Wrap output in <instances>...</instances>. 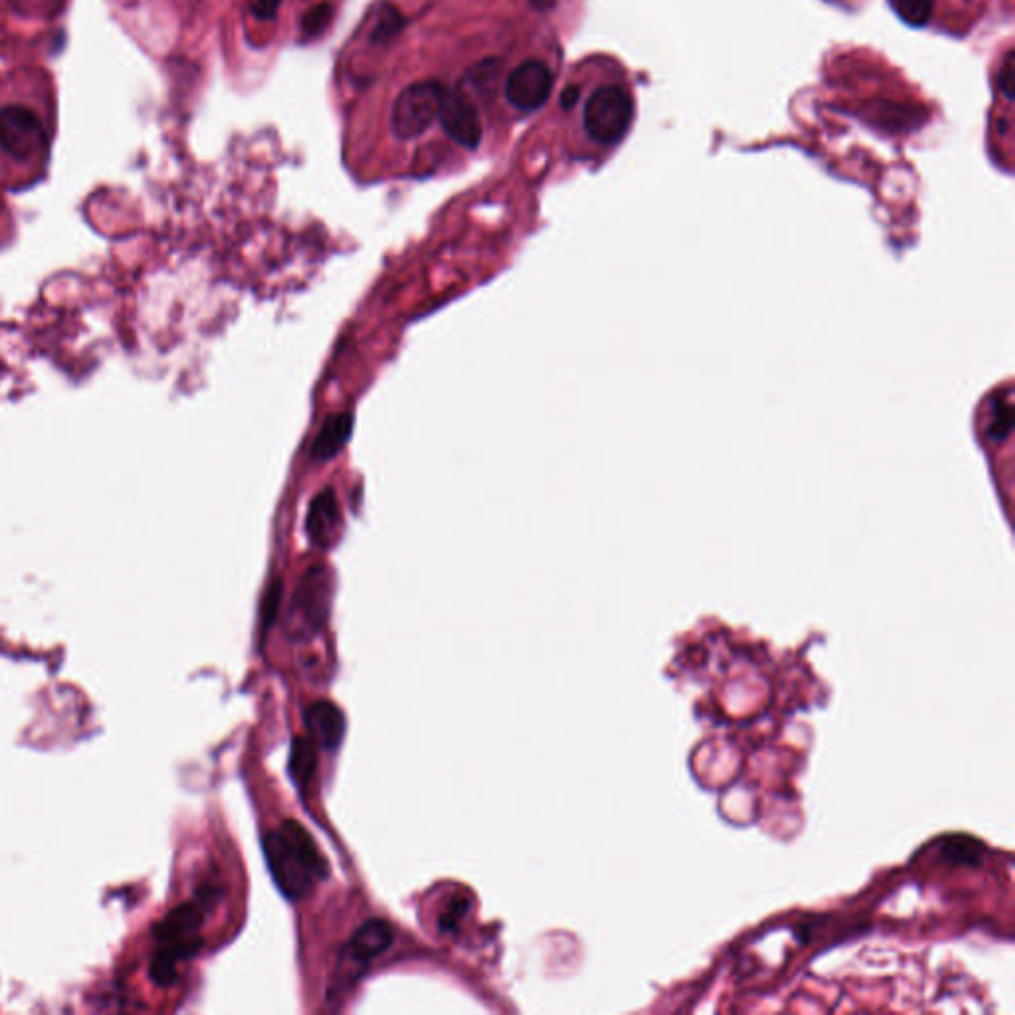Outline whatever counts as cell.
<instances>
[{"label":"cell","instance_id":"obj_19","mask_svg":"<svg viewBox=\"0 0 1015 1015\" xmlns=\"http://www.w3.org/2000/svg\"><path fill=\"white\" fill-rule=\"evenodd\" d=\"M998 86L1004 92V96L1012 102L1015 98V52L1010 50L1004 58V64L998 74Z\"/></svg>","mask_w":1015,"mask_h":1015},{"label":"cell","instance_id":"obj_7","mask_svg":"<svg viewBox=\"0 0 1015 1015\" xmlns=\"http://www.w3.org/2000/svg\"><path fill=\"white\" fill-rule=\"evenodd\" d=\"M439 121L445 133L466 149H476L482 139V123L474 102L462 92H445Z\"/></svg>","mask_w":1015,"mask_h":1015},{"label":"cell","instance_id":"obj_6","mask_svg":"<svg viewBox=\"0 0 1015 1015\" xmlns=\"http://www.w3.org/2000/svg\"><path fill=\"white\" fill-rule=\"evenodd\" d=\"M554 90V74L548 64L542 60H526L506 80L504 92L506 100L522 110L536 112L540 110Z\"/></svg>","mask_w":1015,"mask_h":1015},{"label":"cell","instance_id":"obj_13","mask_svg":"<svg viewBox=\"0 0 1015 1015\" xmlns=\"http://www.w3.org/2000/svg\"><path fill=\"white\" fill-rule=\"evenodd\" d=\"M351 433H353V415L351 413H336V415L328 417L310 447V456L316 462H328V460L336 458L341 449L349 443Z\"/></svg>","mask_w":1015,"mask_h":1015},{"label":"cell","instance_id":"obj_4","mask_svg":"<svg viewBox=\"0 0 1015 1015\" xmlns=\"http://www.w3.org/2000/svg\"><path fill=\"white\" fill-rule=\"evenodd\" d=\"M48 143L46 127L38 113L20 104L0 108V149L18 161L38 157Z\"/></svg>","mask_w":1015,"mask_h":1015},{"label":"cell","instance_id":"obj_15","mask_svg":"<svg viewBox=\"0 0 1015 1015\" xmlns=\"http://www.w3.org/2000/svg\"><path fill=\"white\" fill-rule=\"evenodd\" d=\"M942 857L952 865H978L984 847L976 839L952 837L942 843Z\"/></svg>","mask_w":1015,"mask_h":1015},{"label":"cell","instance_id":"obj_14","mask_svg":"<svg viewBox=\"0 0 1015 1015\" xmlns=\"http://www.w3.org/2000/svg\"><path fill=\"white\" fill-rule=\"evenodd\" d=\"M318 746L308 736H298L290 748V776L300 790H306L316 778Z\"/></svg>","mask_w":1015,"mask_h":1015},{"label":"cell","instance_id":"obj_9","mask_svg":"<svg viewBox=\"0 0 1015 1015\" xmlns=\"http://www.w3.org/2000/svg\"><path fill=\"white\" fill-rule=\"evenodd\" d=\"M339 526H341V510L338 496L332 488H326L318 492L310 504L306 518L308 538L312 540V544L326 550L336 542Z\"/></svg>","mask_w":1015,"mask_h":1015},{"label":"cell","instance_id":"obj_10","mask_svg":"<svg viewBox=\"0 0 1015 1015\" xmlns=\"http://www.w3.org/2000/svg\"><path fill=\"white\" fill-rule=\"evenodd\" d=\"M308 738L322 750H336L345 736V716L334 702L318 700L304 714Z\"/></svg>","mask_w":1015,"mask_h":1015},{"label":"cell","instance_id":"obj_8","mask_svg":"<svg viewBox=\"0 0 1015 1015\" xmlns=\"http://www.w3.org/2000/svg\"><path fill=\"white\" fill-rule=\"evenodd\" d=\"M393 944V928L383 918L365 920L349 938L343 948V958L353 968L363 970L373 960L383 956Z\"/></svg>","mask_w":1015,"mask_h":1015},{"label":"cell","instance_id":"obj_17","mask_svg":"<svg viewBox=\"0 0 1015 1015\" xmlns=\"http://www.w3.org/2000/svg\"><path fill=\"white\" fill-rule=\"evenodd\" d=\"M334 16V6L330 2H322L318 6H314L302 20V28L308 36H316L320 34L332 20Z\"/></svg>","mask_w":1015,"mask_h":1015},{"label":"cell","instance_id":"obj_24","mask_svg":"<svg viewBox=\"0 0 1015 1015\" xmlns=\"http://www.w3.org/2000/svg\"><path fill=\"white\" fill-rule=\"evenodd\" d=\"M579 92H581V90H579V86H567V88H565L564 94H562V102H560L564 110H571V108L577 104V100H579Z\"/></svg>","mask_w":1015,"mask_h":1015},{"label":"cell","instance_id":"obj_21","mask_svg":"<svg viewBox=\"0 0 1015 1015\" xmlns=\"http://www.w3.org/2000/svg\"><path fill=\"white\" fill-rule=\"evenodd\" d=\"M996 413H994V439L998 437H1006L1012 429V407L1008 403H1000L994 407Z\"/></svg>","mask_w":1015,"mask_h":1015},{"label":"cell","instance_id":"obj_25","mask_svg":"<svg viewBox=\"0 0 1015 1015\" xmlns=\"http://www.w3.org/2000/svg\"><path fill=\"white\" fill-rule=\"evenodd\" d=\"M530 2H532L536 8H542V10H544V8H550L556 0H530Z\"/></svg>","mask_w":1015,"mask_h":1015},{"label":"cell","instance_id":"obj_2","mask_svg":"<svg viewBox=\"0 0 1015 1015\" xmlns=\"http://www.w3.org/2000/svg\"><path fill=\"white\" fill-rule=\"evenodd\" d=\"M633 121L631 94L621 86H601L595 90L583 110L587 135L601 145L619 143Z\"/></svg>","mask_w":1015,"mask_h":1015},{"label":"cell","instance_id":"obj_5","mask_svg":"<svg viewBox=\"0 0 1015 1015\" xmlns=\"http://www.w3.org/2000/svg\"><path fill=\"white\" fill-rule=\"evenodd\" d=\"M332 599V575L328 567L316 565L306 571L304 579L300 581L290 617L296 623V629L304 631H316L324 625L330 609Z\"/></svg>","mask_w":1015,"mask_h":1015},{"label":"cell","instance_id":"obj_3","mask_svg":"<svg viewBox=\"0 0 1015 1015\" xmlns=\"http://www.w3.org/2000/svg\"><path fill=\"white\" fill-rule=\"evenodd\" d=\"M445 92L447 90L435 80L407 86L397 96L391 110L393 133L399 139H415L423 135L439 119Z\"/></svg>","mask_w":1015,"mask_h":1015},{"label":"cell","instance_id":"obj_22","mask_svg":"<svg viewBox=\"0 0 1015 1015\" xmlns=\"http://www.w3.org/2000/svg\"><path fill=\"white\" fill-rule=\"evenodd\" d=\"M466 912V903L464 901H454L451 906L447 908V912L441 916V928L443 930H454L460 922V918L464 916Z\"/></svg>","mask_w":1015,"mask_h":1015},{"label":"cell","instance_id":"obj_12","mask_svg":"<svg viewBox=\"0 0 1015 1015\" xmlns=\"http://www.w3.org/2000/svg\"><path fill=\"white\" fill-rule=\"evenodd\" d=\"M201 946H203L201 936L177 942H163L149 966L153 982L159 986H171L177 980V966L195 956L201 950Z\"/></svg>","mask_w":1015,"mask_h":1015},{"label":"cell","instance_id":"obj_1","mask_svg":"<svg viewBox=\"0 0 1015 1015\" xmlns=\"http://www.w3.org/2000/svg\"><path fill=\"white\" fill-rule=\"evenodd\" d=\"M262 851L276 887L290 901L306 899L328 877V861L314 837L294 819L268 831Z\"/></svg>","mask_w":1015,"mask_h":1015},{"label":"cell","instance_id":"obj_18","mask_svg":"<svg viewBox=\"0 0 1015 1015\" xmlns=\"http://www.w3.org/2000/svg\"><path fill=\"white\" fill-rule=\"evenodd\" d=\"M401 26H403V18H401V14H399L395 8H391V6H389V8L385 10V14H381V18H379L377 26L373 28L371 40H373V42H385V40H389V38H391V36H393V34H395Z\"/></svg>","mask_w":1015,"mask_h":1015},{"label":"cell","instance_id":"obj_16","mask_svg":"<svg viewBox=\"0 0 1015 1015\" xmlns=\"http://www.w3.org/2000/svg\"><path fill=\"white\" fill-rule=\"evenodd\" d=\"M895 14L908 26H926L934 14V0H889Z\"/></svg>","mask_w":1015,"mask_h":1015},{"label":"cell","instance_id":"obj_11","mask_svg":"<svg viewBox=\"0 0 1015 1015\" xmlns=\"http://www.w3.org/2000/svg\"><path fill=\"white\" fill-rule=\"evenodd\" d=\"M205 920V903L193 901L173 908L161 922L155 924L153 936L161 942H177L199 938V930Z\"/></svg>","mask_w":1015,"mask_h":1015},{"label":"cell","instance_id":"obj_20","mask_svg":"<svg viewBox=\"0 0 1015 1015\" xmlns=\"http://www.w3.org/2000/svg\"><path fill=\"white\" fill-rule=\"evenodd\" d=\"M280 597H282V581H274L266 595H264V603H262V619H264V625L270 627L272 621L276 619V611H278V605H280Z\"/></svg>","mask_w":1015,"mask_h":1015},{"label":"cell","instance_id":"obj_23","mask_svg":"<svg viewBox=\"0 0 1015 1015\" xmlns=\"http://www.w3.org/2000/svg\"><path fill=\"white\" fill-rule=\"evenodd\" d=\"M280 6V0H256L252 12L260 18H272Z\"/></svg>","mask_w":1015,"mask_h":1015}]
</instances>
